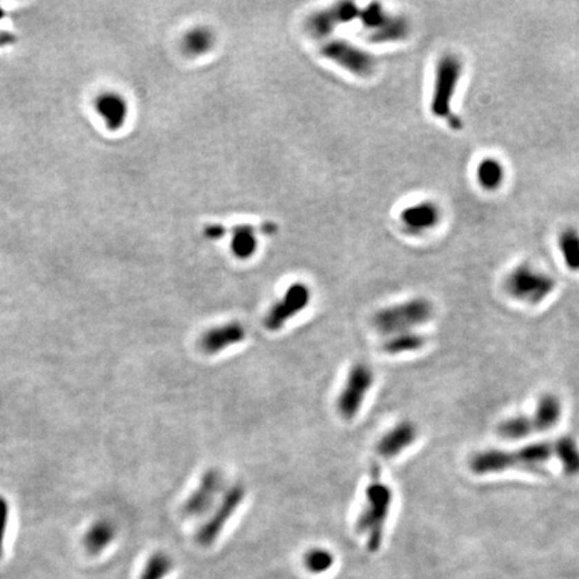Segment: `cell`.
I'll use <instances>...</instances> for the list:
<instances>
[{
  "mask_svg": "<svg viewBox=\"0 0 579 579\" xmlns=\"http://www.w3.org/2000/svg\"><path fill=\"white\" fill-rule=\"evenodd\" d=\"M558 459L556 441H543L524 445L513 451L487 449L473 455L469 468L476 475L499 473L510 469L540 471L551 459Z\"/></svg>",
  "mask_w": 579,
  "mask_h": 579,
  "instance_id": "cell-1",
  "label": "cell"
},
{
  "mask_svg": "<svg viewBox=\"0 0 579 579\" xmlns=\"http://www.w3.org/2000/svg\"><path fill=\"white\" fill-rule=\"evenodd\" d=\"M371 483L365 491V502L357 518L355 530L366 538L368 550L377 553L384 540L385 524L393 503V492L381 480V469L377 464L371 467Z\"/></svg>",
  "mask_w": 579,
  "mask_h": 579,
  "instance_id": "cell-2",
  "label": "cell"
},
{
  "mask_svg": "<svg viewBox=\"0 0 579 579\" xmlns=\"http://www.w3.org/2000/svg\"><path fill=\"white\" fill-rule=\"evenodd\" d=\"M463 72L464 63L459 55L452 52L444 54L436 65L431 99V113L448 121V124L456 130L463 128V121L452 112V102Z\"/></svg>",
  "mask_w": 579,
  "mask_h": 579,
  "instance_id": "cell-3",
  "label": "cell"
},
{
  "mask_svg": "<svg viewBox=\"0 0 579 579\" xmlns=\"http://www.w3.org/2000/svg\"><path fill=\"white\" fill-rule=\"evenodd\" d=\"M435 308L426 298H413L381 308L373 318L375 330L382 335H394L412 331V328L428 324Z\"/></svg>",
  "mask_w": 579,
  "mask_h": 579,
  "instance_id": "cell-4",
  "label": "cell"
},
{
  "mask_svg": "<svg viewBox=\"0 0 579 579\" xmlns=\"http://www.w3.org/2000/svg\"><path fill=\"white\" fill-rule=\"evenodd\" d=\"M556 286V279L529 263L513 267L504 280V290L511 298L529 304L544 301Z\"/></svg>",
  "mask_w": 579,
  "mask_h": 579,
  "instance_id": "cell-5",
  "label": "cell"
},
{
  "mask_svg": "<svg viewBox=\"0 0 579 579\" xmlns=\"http://www.w3.org/2000/svg\"><path fill=\"white\" fill-rule=\"evenodd\" d=\"M374 384V373L369 365L358 362L349 371L346 381L337 398V411L345 420L355 418Z\"/></svg>",
  "mask_w": 579,
  "mask_h": 579,
  "instance_id": "cell-6",
  "label": "cell"
},
{
  "mask_svg": "<svg viewBox=\"0 0 579 579\" xmlns=\"http://www.w3.org/2000/svg\"><path fill=\"white\" fill-rule=\"evenodd\" d=\"M246 498V488L240 483L228 487L222 493L220 500L217 502L213 513L204 522V524L196 533V542L208 547L213 544L219 535L224 530L226 524L231 520L233 513L240 507Z\"/></svg>",
  "mask_w": 579,
  "mask_h": 579,
  "instance_id": "cell-7",
  "label": "cell"
},
{
  "mask_svg": "<svg viewBox=\"0 0 579 579\" xmlns=\"http://www.w3.org/2000/svg\"><path fill=\"white\" fill-rule=\"evenodd\" d=\"M326 59L357 77H368L375 69V59L371 52L344 39H330L321 47Z\"/></svg>",
  "mask_w": 579,
  "mask_h": 579,
  "instance_id": "cell-8",
  "label": "cell"
},
{
  "mask_svg": "<svg viewBox=\"0 0 579 579\" xmlns=\"http://www.w3.org/2000/svg\"><path fill=\"white\" fill-rule=\"evenodd\" d=\"M224 476L220 469L208 468L200 478L197 488L188 496L183 512L188 518H202L217 504V498L224 492Z\"/></svg>",
  "mask_w": 579,
  "mask_h": 579,
  "instance_id": "cell-9",
  "label": "cell"
},
{
  "mask_svg": "<svg viewBox=\"0 0 579 579\" xmlns=\"http://www.w3.org/2000/svg\"><path fill=\"white\" fill-rule=\"evenodd\" d=\"M311 300L310 288L301 282L293 283L284 293V295L275 302L268 310L264 326L270 331H278L290 320L301 314L308 306Z\"/></svg>",
  "mask_w": 579,
  "mask_h": 579,
  "instance_id": "cell-10",
  "label": "cell"
},
{
  "mask_svg": "<svg viewBox=\"0 0 579 579\" xmlns=\"http://www.w3.org/2000/svg\"><path fill=\"white\" fill-rule=\"evenodd\" d=\"M360 17V10L353 1H340L311 14L306 21V28L314 38H327L337 27L349 23Z\"/></svg>",
  "mask_w": 579,
  "mask_h": 579,
  "instance_id": "cell-11",
  "label": "cell"
},
{
  "mask_svg": "<svg viewBox=\"0 0 579 579\" xmlns=\"http://www.w3.org/2000/svg\"><path fill=\"white\" fill-rule=\"evenodd\" d=\"M246 335L247 333L244 326L240 322L232 321L228 324L213 326L204 331L199 340V345L206 354L216 355L226 349L242 344L246 340Z\"/></svg>",
  "mask_w": 579,
  "mask_h": 579,
  "instance_id": "cell-12",
  "label": "cell"
},
{
  "mask_svg": "<svg viewBox=\"0 0 579 579\" xmlns=\"http://www.w3.org/2000/svg\"><path fill=\"white\" fill-rule=\"evenodd\" d=\"M418 426L412 421H401L377 442V453L384 459H393L418 440Z\"/></svg>",
  "mask_w": 579,
  "mask_h": 579,
  "instance_id": "cell-13",
  "label": "cell"
},
{
  "mask_svg": "<svg viewBox=\"0 0 579 579\" xmlns=\"http://www.w3.org/2000/svg\"><path fill=\"white\" fill-rule=\"evenodd\" d=\"M441 208L435 202H420L401 210L400 219L404 227L412 233H421L436 228L440 224Z\"/></svg>",
  "mask_w": 579,
  "mask_h": 579,
  "instance_id": "cell-14",
  "label": "cell"
},
{
  "mask_svg": "<svg viewBox=\"0 0 579 579\" xmlns=\"http://www.w3.org/2000/svg\"><path fill=\"white\" fill-rule=\"evenodd\" d=\"M95 110L104 119L109 130H119L126 122L129 108L128 102L121 94H101L95 102Z\"/></svg>",
  "mask_w": 579,
  "mask_h": 579,
  "instance_id": "cell-15",
  "label": "cell"
},
{
  "mask_svg": "<svg viewBox=\"0 0 579 579\" xmlns=\"http://www.w3.org/2000/svg\"><path fill=\"white\" fill-rule=\"evenodd\" d=\"M562 416V402L556 394H543L538 401L536 411L530 415L535 433L547 432L554 428Z\"/></svg>",
  "mask_w": 579,
  "mask_h": 579,
  "instance_id": "cell-16",
  "label": "cell"
},
{
  "mask_svg": "<svg viewBox=\"0 0 579 579\" xmlns=\"http://www.w3.org/2000/svg\"><path fill=\"white\" fill-rule=\"evenodd\" d=\"M411 22L404 15L388 14L384 22L369 32V39L377 43L400 42L409 37Z\"/></svg>",
  "mask_w": 579,
  "mask_h": 579,
  "instance_id": "cell-17",
  "label": "cell"
},
{
  "mask_svg": "<svg viewBox=\"0 0 579 579\" xmlns=\"http://www.w3.org/2000/svg\"><path fill=\"white\" fill-rule=\"evenodd\" d=\"M116 538V527L112 522L106 519H99L94 522L89 527V530L84 535V547L85 550L92 554L97 556L102 553L106 547L110 546V543Z\"/></svg>",
  "mask_w": 579,
  "mask_h": 579,
  "instance_id": "cell-18",
  "label": "cell"
},
{
  "mask_svg": "<svg viewBox=\"0 0 579 579\" xmlns=\"http://www.w3.org/2000/svg\"><path fill=\"white\" fill-rule=\"evenodd\" d=\"M476 181L487 192L498 190L506 180L504 164L496 157H484L476 165Z\"/></svg>",
  "mask_w": 579,
  "mask_h": 579,
  "instance_id": "cell-19",
  "label": "cell"
},
{
  "mask_svg": "<svg viewBox=\"0 0 579 579\" xmlns=\"http://www.w3.org/2000/svg\"><path fill=\"white\" fill-rule=\"evenodd\" d=\"M231 251L240 260L250 259L257 250L255 227L251 224H239L231 228Z\"/></svg>",
  "mask_w": 579,
  "mask_h": 579,
  "instance_id": "cell-20",
  "label": "cell"
},
{
  "mask_svg": "<svg viewBox=\"0 0 579 579\" xmlns=\"http://www.w3.org/2000/svg\"><path fill=\"white\" fill-rule=\"evenodd\" d=\"M215 46V34L206 26L190 28L183 38V48L190 57H202Z\"/></svg>",
  "mask_w": 579,
  "mask_h": 579,
  "instance_id": "cell-21",
  "label": "cell"
},
{
  "mask_svg": "<svg viewBox=\"0 0 579 579\" xmlns=\"http://www.w3.org/2000/svg\"><path fill=\"white\" fill-rule=\"evenodd\" d=\"M558 248L566 267L570 271H579V231L574 227L562 230L558 236Z\"/></svg>",
  "mask_w": 579,
  "mask_h": 579,
  "instance_id": "cell-22",
  "label": "cell"
},
{
  "mask_svg": "<svg viewBox=\"0 0 579 579\" xmlns=\"http://www.w3.org/2000/svg\"><path fill=\"white\" fill-rule=\"evenodd\" d=\"M426 345V338L415 331H406L391 335L382 345V350L391 355L418 351Z\"/></svg>",
  "mask_w": 579,
  "mask_h": 579,
  "instance_id": "cell-23",
  "label": "cell"
},
{
  "mask_svg": "<svg viewBox=\"0 0 579 579\" xmlns=\"http://www.w3.org/2000/svg\"><path fill=\"white\" fill-rule=\"evenodd\" d=\"M558 460L562 464L563 471L569 476L579 475V446L573 438L565 436L556 440Z\"/></svg>",
  "mask_w": 579,
  "mask_h": 579,
  "instance_id": "cell-24",
  "label": "cell"
},
{
  "mask_svg": "<svg viewBox=\"0 0 579 579\" xmlns=\"http://www.w3.org/2000/svg\"><path fill=\"white\" fill-rule=\"evenodd\" d=\"M173 569V560L164 551H156L148 558L139 579H164Z\"/></svg>",
  "mask_w": 579,
  "mask_h": 579,
  "instance_id": "cell-25",
  "label": "cell"
},
{
  "mask_svg": "<svg viewBox=\"0 0 579 579\" xmlns=\"http://www.w3.org/2000/svg\"><path fill=\"white\" fill-rule=\"evenodd\" d=\"M334 560H335L334 554H331L328 550L321 549V547L308 550L303 558V563L307 571L315 576L327 573L333 567Z\"/></svg>",
  "mask_w": 579,
  "mask_h": 579,
  "instance_id": "cell-26",
  "label": "cell"
},
{
  "mask_svg": "<svg viewBox=\"0 0 579 579\" xmlns=\"http://www.w3.org/2000/svg\"><path fill=\"white\" fill-rule=\"evenodd\" d=\"M388 12L382 8V6L380 3H371L365 10L360 11V21L362 27L368 31L371 32L374 31L380 24L384 22V19L386 18Z\"/></svg>",
  "mask_w": 579,
  "mask_h": 579,
  "instance_id": "cell-27",
  "label": "cell"
},
{
  "mask_svg": "<svg viewBox=\"0 0 579 579\" xmlns=\"http://www.w3.org/2000/svg\"><path fill=\"white\" fill-rule=\"evenodd\" d=\"M8 524V503L6 499L0 498V558L3 556V544Z\"/></svg>",
  "mask_w": 579,
  "mask_h": 579,
  "instance_id": "cell-28",
  "label": "cell"
},
{
  "mask_svg": "<svg viewBox=\"0 0 579 579\" xmlns=\"http://www.w3.org/2000/svg\"><path fill=\"white\" fill-rule=\"evenodd\" d=\"M228 232V230L226 228V227H223L222 224H209L207 226L206 228H204V233H206V236L208 237V239H212V240H219V239H222L226 233Z\"/></svg>",
  "mask_w": 579,
  "mask_h": 579,
  "instance_id": "cell-29",
  "label": "cell"
}]
</instances>
